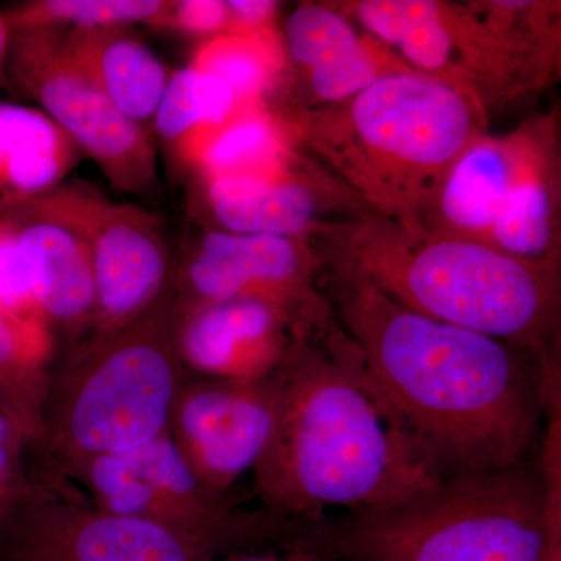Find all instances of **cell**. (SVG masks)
<instances>
[{
    "mask_svg": "<svg viewBox=\"0 0 561 561\" xmlns=\"http://www.w3.org/2000/svg\"><path fill=\"white\" fill-rule=\"evenodd\" d=\"M332 283L373 386L443 478L529 460L548 398L546 357L409 311L360 280Z\"/></svg>",
    "mask_w": 561,
    "mask_h": 561,
    "instance_id": "cell-1",
    "label": "cell"
},
{
    "mask_svg": "<svg viewBox=\"0 0 561 561\" xmlns=\"http://www.w3.org/2000/svg\"><path fill=\"white\" fill-rule=\"evenodd\" d=\"M275 381L267 446L253 468L262 507L298 523L375 511L443 481L373 386L345 331L294 343Z\"/></svg>",
    "mask_w": 561,
    "mask_h": 561,
    "instance_id": "cell-2",
    "label": "cell"
},
{
    "mask_svg": "<svg viewBox=\"0 0 561 561\" xmlns=\"http://www.w3.org/2000/svg\"><path fill=\"white\" fill-rule=\"evenodd\" d=\"M324 265L409 311L548 357L559 324L556 261L513 257L490 243L405 228L379 217L321 231Z\"/></svg>",
    "mask_w": 561,
    "mask_h": 561,
    "instance_id": "cell-3",
    "label": "cell"
},
{
    "mask_svg": "<svg viewBox=\"0 0 561 561\" xmlns=\"http://www.w3.org/2000/svg\"><path fill=\"white\" fill-rule=\"evenodd\" d=\"M481 111L437 79L387 73L334 105L286 114L297 147L311 150L370 216L419 228Z\"/></svg>",
    "mask_w": 561,
    "mask_h": 561,
    "instance_id": "cell-4",
    "label": "cell"
},
{
    "mask_svg": "<svg viewBox=\"0 0 561 561\" xmlns=\"http://www.w3.org/2000/svg\"><path fill=\"white\" fill-rule=\"evenodd\" d=\"M559 500L546 465L527 460L305 523L301 540L337 561H560Z\"/></svg>",
    "mask_w": 561,
    "mask_h": 561,
    "instance_id": "cell-5",
    "label": "cell"
},
{
    "mask_svg": "<svg viewBox=\"0 0 561 561\" xmlns=\"http://www.w3.org/2000/svg\"><path fill=\"white\" fill-rule=\"evenodd\" d=\"M190 376L176 350L171 289L135 323L62 351L50 370L32 459L69 476L87 461L153 442L169 432L173 402Z\"/></svg>",
    "mask_w": 561,
    "mask_h": 561,
    "instance_id": "cell-6",
    "label": "cell"
},
{
    "mask_svg": "<svg viewBox=\"0 0 561 561\" xmlns=\"http://www.w3.org/2000/svg\"><path fill=\"white\" fill-rule=\"evenodd\" d=\"M68 478L103 511L180 531L220 557L290 545L302 534V523L239 507L230 494L206 489L169 432L130 453L87 461Z\"/></svg>",
    "mask_w": 561,
    "mask_h": 561,
    "instance_id": "cell-7",
    "label": "cell"
},
{
    "mask_svg": "<svg viewBox=\"0 0 561 561\" xmlns=\"http://www.w3.org/2000/svg\"><path fill=\"white\" fill-rule=\"evenodd\" d=\"M3 81L32 99L125 194H153L160 184L149 128L122 114L72 60L58 28L9 31Z\"/></svg>",
    "mask_w": 561,
    "mask_h": 561,
    "instance_id": "cell-8",
    "label": "cell"
},
{
    "mask_svg": "<svg viewBox=\"0 0 561 561\" xmlns=\"http://www.w3.org/2000/svg\"><path fill=\"white\" fill-rule=\"evenodd\" d=\"M205 542L98 507L60 472L32 459L27 494L0 527V561H214Z\"/></svg>",
    "mask_w": 561,
    "mask_h": 561,
    "instance_id": "cell-9",
    "label": "cell"
},
{
    "mask_svg": "<svg viewBox=\"0 0 561 561\" xmlns=\"http://www.w3.org/2000/svg\"><path fill=\"white\" fill-rule=\"evenodd\" d=\"M31 206L65 224L87 245L95 294L91 334L135 323L171 291L175 262L157 214L111 201L77 181H65Z\"/></svg>",
    "mask_w": 561,
    "mask_h": 561,
    "instance_id": "cell-10",
    "label": "cell"
},
{
    "mask_svg": "<svg viewBox=\"0 0 561 561\" xmlns=\"http://www.w3.org/2000/svg\"><path fill=\"white\" fill-rule=\"evenodd\" d=\"M376 39L409 69L449 84L481 113L493 95L524 81L523 55L468 9L434 0H360L346 3Z\"/></svg>",
    "mask_w": 561,
    "mask_h": 561,
    "instance_id": "cell-11",
    "label": "cell"
},
{
    "mask_svg": "<svg viewBox=\"0 0 561 561\" xmlns=\"http://www.w3.org/2000/svg\"><path fill=\"white\" fill-rule=\"evenodd\" d=\"M306 239L206 228L173 267L175 311L234 298L278 302L316 327H330L331 302L317 289L327 265Z\"/></svg>",
    "mask_w": 561,
    "mask_h": 561,
    "instance_id": "cell-12",
    "label": "cell"
},
{
    "mask_svg": "<svg viewBox=\"0 0 561 561\" xmlns=\"http://www.w3.org/2000/svg\"><path fill=\"white\" fill-rule=\"evenodd\" d=\"M273 411V375L249 381L190 376L173 402L169 435L206 489L230 494L261 459Z\"/></svg>",
    "mask_w": 561,
    "mask_h": 561,
    "instance_id": "cell-13",
    "label": "cell"
},
{
    "mask_svg": "<svg viewBox=\"0 0 561 561\" xmlns=\"http://www.w3.org/2000/svg\"><path fill=\"white\" fill-rule=\"evenodd\" d=\"M331 327H316L278 302L234 298L175 311V343L191 376L249 381L268 378L295 342Z\"/></svg>",
    "mask_w": 561,
    "mask_h": 561,
    "instance_id": "cell-14",
    "label": "cell"
},
{
    "mask_svg": "<svg viewBox=\"0 0 561 561\" xmlns=\"http://www.w3.org/2000/svg\"><path fill=\"white\" fill-rule=\"evenodd\" d=\"M300 154L275 173L198 181L210 227L238 234L306 239L331 227L332 191Z\"/></svg>",
    "mask_w": 561,
    "mask_h": 561,
    "instance_id": "cell-15",
    "label": "cell"
},
{
    "mask_svg": "<svg viewBox=\"0 0 561 561\" xmlns=\"http://www.w3.org/2000/svg\"><path fill=\"white\" fill-rule=\"evenodd\" d=\"M16 234L33 291L62 351L94 324V276L87 245L69 227L27 206L3 217Z\"/></svg>",
    "mask_w": 561,
    "mask_h": 561,
    "instance_id": "cell-16",
    "label": "cell"
},
{
    "mask_svg": "<svg viewBox=\"0 0 561 561\" xmlns=\"http://www.w3.org/2000/svg\"><path fill=\"white\" fill-rule=\"evenodd\" d=\"M283 44L308 88L312 108L346 101L387 73L398 72L387 69L348 18L316 3L291 11Z\"/></svg>",
    "mask_w": 561,
    "mask_h": 561,
    "instance_id": "cell-17",
    "label": "cell"
},
{
    "mask_svg": "<svg viewBox=\"0 0 561 561\" xmlns=\"http://www.w3.org/2000/svg\"><path fill=\"white\" fill-rule=\"evenodd\" d=\"M534 151L523 139L479 133L454 162L419 228L486 243L491 227Z\"/></svg>",
    "mask_w": 561,
    "mask_h": 561,
    "instance_id": "cell-18",
    "label": "cell"
},
{
    "mask_svg": "<svg viewBox=\"0 0 561 561\" xmlns=\"http://www.w3.org/2000/svg\"><path fill=\"white\" fill-rule=\"evenodd\" d=\"M81 154L39 108L0 102V217L27 208L61 186Z\"/></svg>",
    "mask_w": 561,
    "mask_h": 561,
    "instance_id": "cell-19",
    "label": "cell"
},
{
    "mask_svg": "<svg viewBox=\"0 0 561 561\" xmlns=\"http://www.w3.org/2000/svg\"><path fill=\"white\" fill-rule=\"evenodd\" d=\"M61 32L72 60L122 114L147 128L172 70L127 25Z\"/></svg>",
    "mask_w": 561,
    "mask_h": 561,
    "instance_id": "cell-20",
    "label": "cell"
},
{
    "mask_svg": "<svg viewBox=\"0 0 561 561\" xmlns=\"http://www.w3.org/2000/svg\"><path fill=\"white\" fill-rule=\"evenodd\" d=\"M297 149L286 114L256 103L242 106L172 154L197 181H209L278 172L298 157Z\"/></svg>",
    "mask_w": 561,
    "mask_h": 561,
    "instance_id": "cell-21",
    "label": "cell"
},
{
    "mask_svg": "<svg viewBox=\"0 0 561 561\" xmlns=\"http://www.w3.org/2000/svg\"><path fill=\"white\" fill-rule=\"evenodd\" d=\"M190 66L228 84L242 106L264 103L286 68V50L275 31L208 38Z\"/></svg>",
    "mask_w": 561,
    "mask_h": 561,
    "instance_id": "cell-22",
    "label": "cell"
},
{
    "mask_svg": "<svg viewBox=\"0 0 561 561\" xmlns=\"http://www.w3.org/2000/svg\"><path fill=\"white\" fill-rule=\"evenodd\" d=\"M486 243L518 260L556 261V194L535 151L508 192Z\"/></svg>",
    "mask_w": 561,
    "mask_h": 561,
    "instance_id": "cell-23",
    "label": "cell"
},
{
    "mask_svg": "<svg viewBox=\"0 0 561 561\" xmlns=\"http://www.w3.org/2000/svg\"><path fill=\"white\" fill-rule=\"evenodd\" d=\"M239 108L242 105L227 83L186 66L172 70L151 127L173 153L194 136L230 119Z\"/></svg>",
    "mask_w": 561,
    "mask_h": 561,
    "instance_id": "cell-24",
    "label": "cell"
},
{
    "mask_svg": "<svg viewBox=\"0 0 561 561\" xmlns=\"http://www.w3.org/2000/svg\"><path fill=\"white\" fill-rule=\"evenodd\" d=\"M51 365L0 316V415L25 442L38 443Z\"/></svg>",
    "mask_w": 561,
    "mask_h": 561,
    "instance_id": "cell-25",
    "label": "cell"
},
{
    "mask_svg": "<svg viewBox=\"0 0 561 561\" xmlns=\"http://www.w3.org/2000/svg\"><path fill=\"white\" fill-rule=\"evenodd\" d=\"M169 0H28L2 11L9 31L98 28L147 24L153 27Z\"/></svg>",
    "mask_w": 561,
    "mask_h": 561,
    "instance_id": "cell-26",
    "label": "cell"
},
{
    "mask_svg": "<svg viewBox=\"0 0 561 561\" xmlns=\"http://www.w3.org/2000/svg\"><path fill=\"white\" fill-rule=\"evenodd\" d=\"M0 316L54 367L60 346L36 300L13 227L3 217H0Z\"/></svg>",
    "mask_w": 561,
    "mask_h": 561,
    "instance_id": "cell-27",
    "label": "cell"
},
{
    "mask_svg": "<svg viewBox=\"0 0 561 561\" xmlns=\"http://www.w3.org/2000/svg\"><path fill=\"white\" fill-rule=\"evenodd\" d=\"M153 27L214 38L230 31V10L221 0H169Z\"/></svg>",
    "mask_w": 561,
    "mask_h": 561,
    "instance_id": "cell-28",
    "label": "cell"
},
{
    "mask_svg": "<svg viewBox=\"0 0 561 561\" xmlns=\"http://www.w3.org/2000/svg\"><path fill=\"white\" fill-rule=\"evenodd\" d=\"M31 479V445L20 435L0 438V527L24 501Z\"/></svg>",
    "mask_w": 561,
    "mask_h": 561,
    "instance_id": "cell-29",
    "label": "cell"
},
{
    "mask_svg": "<svg viewBox=\"0 0 561 561\" xmlns=\"http://www.w3.org/2000/svg\"><path fill=\"white\" fill-rule=\"evenodd\" d=\"M230 10V31L227 35H249L275 31L276 11L278 2L272 0H230L227 2Z\"/></svg>",
    "mask_w": 561,
    "mask_h": 561,
    "instance_id": "cell-30",
    "label": "cell"
},
{
    "mask_svg": "<svg viewBox=\"0 0 561 561\" xmlns=\"http://www.w3.org/2000/svg\"><path fill=\"white\" fill-rule=\"evenodd\" d=\"M324 559H328V557L313 551L311 546L306 545L301 538H298L297 541L290 542V545L234 552L214 561H323Z\"/></svg>",
    "mask_w": 561,
    "mask_h": 561,
    "instance_id": "cell-31",
    "label": "cell"
},
{
    "mask_svg": "<svg viewBox=\"0 0 561 561\" xmlns=\"http://www.w3.org/2000/svg\"><path fill=\"white\" fill-rule=\"evenodd\" d=\"M10 32L3 20L2 11H0V84L3 81V72H5L7 51H9Z\"/></svg>",
    "mask_w": 561,
    "mask_h": 561,
    "instance_id": "cell-32",
    "label": "cell"
},
{
    "mask_svg": "<svg viewBox=\"0 0 561 561\" xmlns=\"http://www.w3.org/2000/svg\"><path fill=\"white\" fill-rule=\"evenodd\" d=\"M13 435L20 434H18L16 430H14L13 426H11L9 421H7L5 419H3L2 415H0V438L13 437Z\"/></svg>",
    "mask_w": 561,
    "mask_h": 561,
    "instance_id": "cell-33",
    "label": "cell"
},
{
    "mask_svg": "<svg viewBox=\"0 0 561 561\" xmlns=\"http://www.w3.org/2000/svg\"><path fill=\"white\" fill-rule=\"evenodd\" d=\"M323 561H337V560L324 559Z\"/></svg>",
    "mask_w": 561,
    "mask_h": 561,
    "instance_id": "cell-34",
    "label": "cell"
}]
</instances>
